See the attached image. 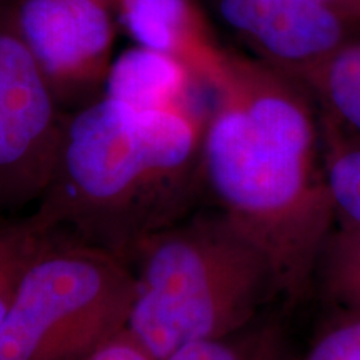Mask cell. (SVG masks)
<instances>
[{
    "label": "cell",
    "mask_w": 360,
    "mask_h": 360,
    "mask_svg": "<svg viewBox=\"0 0 360 360\" xmlns=\"http://www.w3.org/2000/svg\"><path fill=\"white\" fill-rule=\"evenodd\" d=\"M229 29L272 64L307 77L345 44L344 17L322 0H212Z\"/></svg>",
    "instance_id": "obj_7"
},
{
    "label": "cell",
    "mask_w": 360,
    "mask_h": 360,
    "mask_svg": "<svg viewBox=\"0 0 360 360\" xmlns=\"http://www.w3.org/2000/svg\"><path fill=\"white\" fill-rule=\"evenodd\" d=\"M89 360H154L127 328L112 337Z\"/></svg>",
    "instance_id": "obj_16"
},
{
    "label": "cell",
    "mask_w": 360,
    "mask_h": 360,
    "mask_svg": "<svg viewBox=\"0 0 360 360\" xmlns=\"http://www.w3.org/2000/svg\"><path fill=\"white\" fill-rule=\"evenodd\" d=\"M129 264L135 292L125 328L154 360L245 330L281 295L267 257L220 210L150 233Z\"/></svg>",
    "instance_id": "obj_3"
},
{
    "label": "cell",
    "mask_w": 360,
    "mask_h": 360,
    "mask_svg": "<svg viewBox=\"0 0 360 360\" xmlns=\"http://www.w3.org/2000/svg\"><path fill=\"white\" fill-rule=\"evenodd\" d=\"M40 240L42 236L35 233L27 220L0 222V322L17 277Z\"/></svg>",
    "instance_id": "obj_14"
},
{
    "label": "cell",
    "mask_w": 360,
    "mask_h": 360,
    "mask_svg": "<svg viewBox=\"0 0 360 360\" xmlns=\"http://www.w3.org/2000/svg\"><path fill=\"white\" fill-rule=\"evenodd\" d=\"M305 80L342 122L360 135V44L345 42Z\"/></svg>",
    "instance_id": "obj_10"
},
{
    "label": "cell",
    "mask_w": 360,
    "mask_h": 360,
    "mask_svg": "<svg viewBox=\"0 0 360 360\" xmlns=\"http://www.w3.org/2000/svg\"><path fill=\"white\" fill-rule=\"evenodd\" d=\"M212 89L204 182L220 212L267 257L278 294L297 302L337 224L314 120L276 74L227 53Z\"/></svg>",
    "instance_id": "obj_1"
},
{
    "label": "cell",
    "mask_w": 360,
    "mask_h": 360,
    "mask_svg": "<svg viewBox=\"0 0 360 360\" xmlns=\"http://www.w3.org/2000/svg\"><path fill=\"white\" fill-rule=\"evenodd\" d=\"M164 360H285L276 327L245 328L238 334L188 344Z\"/></svg>",
    "instance_id": "obj_12"
},
{
    "label": "cell",
    "mask_w": 360,
    "mask_h": 360,
    "mask_svg": "<svg viewBox=\"0 0 360 360\" xmlns=\"http://www.w3.org/2000/svg\"><path fill=\"white\" fill-rule=\"evenodd\" d=\"M323 165L337 220L360 227V143L332 147Z\"/></svg>",
    "instance_id": "obj_13"
},
{
    "label": "cell",
    "mask_w": 360,
    "mask_h": 360,
    "mask_svg": "<svg viewBox=\"0 0 360 360\" xmlns=\"http://www.w3.org/2000/svg\"><path fill=\"white\" fill-rule=\"evenodd\" d=\"M134 292L127 260L69 237H42L0 322V360H89L127 327Z\"/></svg>",
    "instance_id": "obj_4"
},
{
    "label": "cell",
    "mask_w": 360,
    "mask_h": 360,
    "mask_svg": "<svg viewBox=\"0 0 360 360\" xmlns=\"http://www.w3.org/2000/svg\"><path fill=\"white\" fill-rule=\"evenodd\" d=\"M297 360H360V314L327 328Z\"/></svg>",
    "instance_id": "obj_15"
},
{
    "label": "cell",
    "mask_w": 360,
    "mask_h": 360,
    "mask_svg": "<svg viewBox=\"0 0 360 360\" xmlns=\"http://www.w3.org/2000/svg\"><path fill=\"white\" fill-rule=\"evenodd\" d=\"M65 115L0 2V210L40 200L47 191Z\"/></svg>",
    "instance_id": "obj_5"
},
{
    "label": "cell",
    "mask_w": 360,
    "mask_h": 360,
    "mask_svg": "<svg viewBox=\"0 0 360 360\" xmlns=\"http://www.w3.org/2000/svg\"><path fill=\"white\" fill-rule=\"evenodd\" d=\"M135 45L179 58L199 82L212 85L225 53L215 47L193 0H109Z\"/></svg>",
    "instance_id": "obj_8"
},
{
    "label": "cell",
    "mask_w": 360,
    "mask_h": 360,
    "mask_svg": "<svg viewBox=\"0 0 360 360\" xmlns=\"http://www.w3.org/2000/svg\"><path fill=\"white\" fill-rule=\"evenodd\" d=\"M193 84L199 80L179 58L135 45L114 57L102 94L142 109L192 107Z\"/></svg>",
    "instance_id": "obj_9"
},
{
    "label": "cell",
    "mask_w": 360,
    "mask_h": 360,
    "mask_svg": "<svg viewBox=\"0 0 360 360\" xmlns=\"http://www.w3.org/2000/svg\"><path fill=\"white\" fill-rule=\"evenodd\" d=\"M205 122L193 107H142L102 96L67 112L56 167L27 224L127 260L188 212Z\"/></svg>",
    "instance_id": "obj_2"
},
{
    "label": "cell",
    "mask_w": 360,
    "mask_h": 360,
    "mask_svg": "<svg viewBox=\"0 0 360 360\" xmlns=\"http://www.w3.org/2000/svg\"><path fill=\"white\" fill-rule=\"evenodd\" d=\"M7 7L62 109L102 96L117 34L109 0H17Z\"/></svg>",
    "instance_id": "obj_6"
},
{
    "label": "cell",
    "mask_w": 360,
    "mask_h": 360,
    "mask_svg": "<svg viewBox=\"0 0 360 360\" xmlns=\"http://www.w3.org/2000/svg\"><path fill=\"white\" fill-rule=\"evenodd\" d=\"M321 267L332 299L360 314V227L345 222L335 225L323 249Z\"/></svg>",
    "instance_id": "obj_11"
},
{
    "label": "cell",
    "mask_w": 360,
    "mask_h": 360,
    "mask_svg": "<svg viewBox=\"0 0 360 360\" xmlns=\"http://www.w3.org/2000/svg\"><path fill=\"white\" fill-rule=\"evenodd\" d=\"M322 2H326L330 7H334L342 17L347 13V11H354V8L360 11V0H322Z\"/></svg>",
    "instance_id": "obj_17"
}]
</instances>
